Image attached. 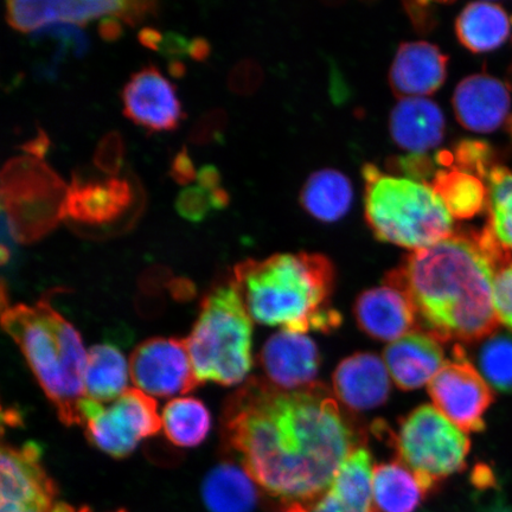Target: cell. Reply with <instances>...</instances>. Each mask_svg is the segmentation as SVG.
Segmentation results:
<instances>
[{
    "label": "cell",
    "instance_id": "obj_1",
    "mask_svg": "<svg viewBox=\"0 0 512 512\" xmlns=\"http://www.w3.org/2000/svg\"><path fill=\"white\" fill-rule=\"evenodd\" d=\"M221 427L254 482L290 504L324 495L361 443L322 383L287 392L254 377L229 396Z\"/></svg>",
    "mask_w": 512,
    "mask_h": 512
},
{
    "label": "cell",
    "instance_id": "obj_2",
    "mask_svg": "<svg viewBox=\"0 0 512 512\" xmlns=\"http://www.w3.org/2000/svg\"><path fill=\"white\" fill-rule=\"evenodd\" d=\"M511 259L488 228L454 232L409 253L386 277L411 302L426 334L440 343L471 344L494 334L496 272Z\"/></svg>",
    "mask_w": 512,
    "mask_h": 512
},
{
    "label": "cell",
    "instance_id": "obj_3",
    "mask_svg": "<svg viewBox=\"0 0 512 512\" xmlns=\"http://www.w3.org/2000/svg\"><path fill=\"white\" fill-rule=\"evenodd\" d=\"M335 277L326 256L302 252L242 261L234 268L233 281L256 323L305 334L341 325V313L330 302Z\"/></svg>",
    "mask_w": 512,
    "mask_h": 512
},
{
    "label": "cell",
    "instance_id": "obj_4",
    "mask_svg": "<svg viewBox=\"0 0 512 512\" xmlns=\"http://www.w3.org/2000/svg\"><path fill=\"white\" fill-rule=\"evenodd\" d=\"M2 324L63 424L82 425L87 352L79 332L54 310L48 297L32 306L3 305Z\"/></svg>",
    "mask_w": 512,
    "mask_h": 512
},
{
    "label": "cell",
    "instance_id": "obj_5",
    "mask_svg": "<svg viewBox=\"0 0 512 512\" xmlns=\"http://www.w3.org/2000/svg\"><path fill=\"white\" fill-rule=\"evenodd\" d=\"M366 217L376 238L411 249L431 247L456 232L453 217L430 183L363 168Z\"/></svg>",
    "mask_w": 512,
    "mask_h": 512
},
{
    "label": "cell",
    "instance_id": "obj_6",
    "mask_svg": "<svg viewBox=\"0 0 512 512\" xmlns=\"http://www.w3.org/2000/svg\"><path fill=\"white\" fill-rule=\"evenodd\" d=\"M252 318L233 279L204 297L187 341L198 381L235 386L253 366Z\"/></svg>",
    "mask_w": 512,
    "mask_h": 512
},
{
    "label": "cell",
    "instance_id": "obj_7",
    "mask_svg": "<svg viewBox=\"0 0 512 512\" xmlns=\"http://www.w3.org/2000/svg\"><path fill=\"white\" fill-rule=\"evenodd\" d=\"M3 224L12 239L32 243L67 216L68 187L53 169L34 157H15L2 171Z\"/></svg>",
    "mask_w": 512,
    "mask_h": 512
},
{
    "label": "cell",
    "instance_id": "obj_8",
    "mask_svg": "<svg viewBox=\"0 0 512 512\" xmlns=\"http://www.w3.org/2000/svg\"><path fill=\"white\" fill-rule=\"evenodd\" d=\"M394 439L399 462L414 473L427 494L464 469L471 447L465 432L431 405L402 419Z\"/></svg>",
    "mask_w": 512,
    "mask_h": 512
},
{
    "label": "cell",
    "instance_id": "obj_9",
    "mask_svg": "<svg viewBox=\"0 0 512 512\" xmlns=\"http://www.w3.org/2000/svg\"><path fill=\"white\" fill-rule=\"evenodd\" d=\"M80 413L89 441L114 458L130 456L162 428L156 401L139 389H127L110 405L85 398Z\"/></svg>",
    "mask_w": 512,
    "mask_h": 512
},
{
    "label": "cell",
    "instance_id": "obj_10",
    "mask_svg": "<svg viewBox=\"0 0 512 512\" xmlns=\"http://www.w3.org/2000/svg\"><path fill=\"white\" fill-rule=\"evenodd\" d=\"M428 394L434 407L460 430L484 431V416L494 402V394L463 345H454L452 360L428 384Z\"/></svg>",
    "mask_w": 512,
    "mask_h": 512
},
{
    "label": "cell",
    "instance_id": "obj_11",
    "mask_svg": "<svg viewBox=\"0 0 512 512\" xmlns=\"http://www.w3.org/2000/svg\"><path fill=\"white\" fill-rule=\"evenodd\" d=\"M128 366L136 387L157 398L188 394L202 384L195 374L185 339H147L133 351Z\"/></svg>",
    "mask_w": 512,
    "mask_h": 512
},
{
    "label": "cell",
    "instance_id": "obj_12",
    "mask_svg": "<svg viewBox=\"0 0 512 512\" xmlns=\"http://www.w3.org/2000/svg\"><path fill=\"white\" fill-rule=\"evenodd\" d=\"M125 117L146 131H175L185 118L176 88L156 66L134 73L123 94Z\"/></svg>",
    "mask_w": 512,
    "mask_h": 512
},
{
    "label": "cell",
    "instance_id": "obj_13",
    "mask_svg": "<svg viewBox=\"0 0 512 512\" xmlns=\"http://www.w3.org/2000/svg\"><path fill=\"white\" fill-rule=\"evenodd\" d=\"M41 459V447L34 443L2 447L0 503L29 508H53L60 503Z\"/></svg>",
    "mask_w": 512,
    "mask_h": 512
},
{
    "label": "cell",
    "instance_id": "obj_14",
    "mask_svg": "<svg viewBox=\"0 0 512 512\" xmlns=\"http://www.w3.org/2000/svg\"><path fill=\"white\" fill-rule=\"evenodd\" d=\"M260 364L266 380L287 392L318 383L319 350L304 334L281 330L268 338L260 352Z\"/></svg>",
    "mask_w": 512,
    "mask_h": 512
},
{
    "label": "cell",
    "instance_id": "obj_15",
    "mask_svg": "<svg viewBox=\"0 0 512 512\" xmlns=\"http://www.w3.org/2000/svg\"><path fill=\"white\" fill-rule=\"evenodd\" d=\"M354 313L360 329L376 341L393 343L419 328L411 302L398 288L387 284L363 292Z\"/></svg>",
    "mask_w": 512,
    "mask_h": 512
},
{
    "label": "cell",
    "instance_id": "obj_16",
    "mask_svg": "<svg viewBox=\"0 0 512 512\" xmlns=\"http://www.w3.org/2000/svg\"><path fill=\"white\" fill-rule=\"evenodd\" d=\"M386 363L371 352L345 358L332 375L334 392L351 411H370L384 405L390 394Z\"/></svg>",
    "mask_w": 512,
    "mask_h": 512
},
{
    "label": "cell",
    "instance_id": "obj_17",
    "mask_svg": "<svg viewBox=\"0 0 512 512\" xmlns=\"http://www.w3.org/2000/svg\"><path fill=\"white\" fill-rule=\"evenodd\" d=\"M448 57L432 43H402L390 68L389 82L399 99L426 98L444 85Z\"/></svg>",
    "mask_w": 512,
    "mask_h": 512
},
{
    "label": "cell",
    "instance_id": "obj_18",
    "mask_svg": "<svg viewBox=\"0 0 512 512\" xmlns=\"http://www.w3.org/2000/svg\"><path fill=\"white\" fill-rule=\"evenodd\" d=\"M511 100L504 83L486 74L471 75L453 95L456 117L467 130L490 133L508 117Z\"/></svg>",
    "mask_w": 512,
    "mask_h": 512
},
{
    "label": "cell",
    "instance_id": "obj_19",
    "mask_svg": "<svg viewBox=\"0 0 512 512\" xmlns=\"http://www.w3.org/2000/svg\"><path fill=\"white\" fill-rule=\"evenodd\" d=\"M390 377L402 390L430 383L446 364L441 343L424 331H414L390 343L383 352Z\"/></svg>",
    "mask_w": 512,
    "mask_h": 512
},
{
    "label": "cell",
    "instance_id": "obj_20",
    "mask_svg": "<svg viewBox=\"0 0 512 512\" xmlns=\"http://www.w3.org/2000/svg\"><path fill=\"white\" fill-rule=\"evenodd\" d=\"M133 201V190L125 179L83 181L73 176L68 187L67 216L87 226H102L119 219Z\"/></svg>",
    "mask_w": 512,
    "mask_h": 512
},
{
    "label": "cell",
    "instance_id": "obj_21",
    "mask_svg": "<svg viewBox=\"0 0 512 512\" xmlns=\"http://www.w3.org/2000/svg\"><path fill=\"white\" fill-rule=\"evenodd\" d=\"M445 127L443 111L427 98L400 99L389 119L394 142L412 155H425L443 142Z\"/></svg>",
    "mask_w": 512,
    "mask_h": 512
},
{
    "label": "cell",
    "instance_id": "obj_22",
    "mask_svg": "<svg viewBox=\"0 0 512 512\" xmlns=\"http://www.w3.org/2000/svg\"><path fill=\"white\" fill-rule=\"evenodd\" d=\"M125 2H8L6 19L12 28L30 31L54 21L85 24L102 15L119 16Z\"/></svg>",
    "mask_w": 512,
    "mask_h": 512
},
{
    "label": "cell",
    "instance_id": "obj_23",
    "mask_svg": "<svg viewBox=\"0 0 512 512\" xmlns=\"http://www.w3.org/2000/svg\"><path fill=\"white\" fill-rule=\"evenodd\" d=\"M255 484L242 466L219 464L203 480V502L210 512H253L259 502Z\"/></svg>",
    "mask_w": 512,
    "mask_h": 512
},
{
    "label": "cell",
    "instance_id": "obj_24",
    "mask_svg": "<svg viewBox=\"0 0 512 512\" xmlns=\"http://www.w3.org/2000/svg\"><path fill=\"white\" fill-rule=\"evenodd\" d=\"M512 17L501 5L477 2L465 6L456 22L460 43L473 53H486L508 40Z\"/></svg>",
    "mask_w": 512,
    "mask_h": 512
},
{
    "label": "cell",
    "instance_id": "obj_25",
    "mask_svg": "<svg viewBox=\"0 0 512 512\" xmlns=\"http://www.w3.org/2000/svg\"><path fill=\"white\" fill-rule=\"evenodd\" d=\"M128 377H130V366L121 351L114 345H94L87 352L86 398L101 403H111L126 392Z\"/></svg>",
    "mask_w": 512,
    "mask_h": 512
},
{
    "label": "cell",
    "instance_id": "obj_26",
    "mask_svg": "<svg viewBox=\"0 0 512 512\" xmlns=\"http://www.w3.org/2000/svg\"><path fill=\"white\" fill-rule=\"evenodd\" d=\"M427 492L401 462L374 466L373 499L376 512H415Z\"/></svg>",
    "mask_w": 512,
    "mask_h": 512
},
{
    "label": "cell",
    "instance_id": "obj_27",
    "mask_svg": "<svg viewBox=\"0 0 512 512\" xmlns=\"http://www.w3.org/2000/svg\"><path fill=\"white\" fill-rule=\"evenodd\" d=\"M354 190L347 176L337 170H320L312 174L304 185L302 203L315 219L335 222L348 213Z\"/></svg>",
    "mask_w": 512,
    "mask_h": 512
},
{
    "label": "cell",
    "instance_id": "obj_28",
    "mask_svg": "<svg viewBox=\"0 0 512 512\" xmlns=\"http://www.w3.org/2000/svg\"><path fill=\"white\" fill-rule=\"evenodd\" d=\"M453 219H472L488 204V188L482 179L456 168L441 170L430 183Z\"/></svg>",
    "mask_w": 512,
    "mask_h": 512
},
{
    "label": "cell",
    "instance_id": "obj_29",
    "mask_svg": "<svg viewBox=\"0 0 512 512\" xmlns=\"http://www.w3.org/2000/svg\"><path fill=\"white\" fill-rule=\"evenodd\" d=\"M162 427L166 438L178 447L203 443L211 428V415L204 403L195 398H177L164 407Z\"/></svg>",
    "mask_w": 512,
    "mask_h": 512
},
{
    "label": "cell",
    "instance_id": "obj_30",
    "mask_svg": "<svg viewBox=\"0 0 512 512\" xmlns=\"http://www.w3.org/2000/svg\"><path fill=\"white\" fill-rule=\"evenodd\" d=\"M488 188L489 224L486 228L505 251L512 252V170L492 166L485 177Z\"/></svg>",
    "mask_w": 512,
    "mask_h": 512
},
{
    "label": "cell",
    "instance_id": "obj_31",
    "mask_svg": "<svg viewBox=\"0 0 512 512\" xmlns=\"http://www.w3.org/2000/svg\"><path fill=\"white\" fill-rule=\"evenodd\" d=\"M480 342L475 355L480 375L491 388L512 394V334L495 331Z\"/></svg>",
    "mask_w": 512,
    "mask_h": 512
},
{
    "label": "cell",
    "instance_id": "obj_32",
    "mask_svg": "<svg viewBox=\"0 0 512 512\" xmlns=\"http://www.w3.org/2000/svg\"><path fill=\"white\" fill-rule=\"evenodd\" d=\"M34 41H53L56 43L55 64H59L69 54L82 57L89 48V40L85 32L72 23H50L37 29L32 34Z\"/></svg>",
    "mask_w": 512,
    "mask_h": 512
},
{
    "label": "cell",
    "instance_id": "obj_33",
    "mask_svg": "<svg viewBox=\"0 0 512 512\" xmlns=\"http://www.w3.org/2000/svg\"><path fill=\"white\" fill-rule=\"evenodd\" d=\"M124 140L117 131L105 134L96 146L93 162L96 168L114 178L123 168Z\"/></svg>",
    "mask_w": 512,
    "mask_h": 512
},
{
    "label": "cell",
    "instance_id": "obj_34",
    "mask_svg": "<svg viewBox=\"0 0 512 512\" xmlns=\"http://www.w3.org/2000/svg\"><path fill=\"white\" fill-rule=\"evenodd\" d=\"M228 123L227 113L221 108L210 110L196 121L189 133V142L194 145L220 143Z\"/></svg>",
    "mask_w": 512,
    "mask_h": 512
},
{
    "label": "cell",
    "instance_id": "obj_35",
    "mask_svg": "<svg viewBox=\"0 0 512 512\" xmlns=\"http://www.w3.org/2000/svg\"><path fill=\"white\" fill-rule=\"evenodd\" d=\"M175 207L183 219L192 223L202 222L207 219L211 208L209 192L200 185L185 188L179 192Z\"/></svg>",
    "mask_w": 512,
    "mask_h": 512
},
{
    "label": "cell",
    "instance_id": "obj_36",
    "mask_svg": "<svg viewBox=\"0 0 512 512\" xmlns=\"http://www.w3.org/2000/svg\"><path fill=\"white\" fill-rule=\"evenodd\" d=\"M494 306L499 323L512 330V260L496 272Z\"/></svg>",
    "mask_w": 512,
    "mask_h": 512
},
{
    "label": "cell",
    "instance_id": "obj_37",
    "mask_svg": "<svg viewBox=\"0 0 512 512\" xmlns=\"http://www.w3.org/2000/svg\"><path fill=\"white\" fill-rule=\"evenodd\" d=\"M258 68L252 62H241L229 74L228 86L235 93L245 94L258 85Z\"/></svg>",
    "mask_w": 512,
    "mask_h": 512
},
{
    "label": "cell",
    "instance_id": "obj_38",
    "mask_svg": "<svg viewBox=\"0 0 512 512\" xmlns=\"http://www.w3.org/2000/svg\"><path fill=\"white\" fill-rule=\"evenodd\" d=\"M305 505V512H376L375 510L367 511L357 508L355 505L338 498L329 490L326 491L324 495L315 499V501L306 503Z\"/></svg>",
    "mask_w": 512,
    "mask_h": 512
},
{
    "label": "cell",
    "instance_id": "obj_39",
    "mask_svg": "<svg viewBox=\"0 0 512 512\" xmlns=\"http://www.w3.org/2000/svg\"><path fill=\"white\" fill-rule=\"evenodd\" d=\"M170 176L179 185H187L197 178L194 163L189 156L187 146L172 159L170 166Z\"/></svg>",
    "mask_w": 512,
    "mask_h": 512
},
{
    "label": "cell",
    "instance_id": "obj_40",
    "mask_svg": "<svg viewBox=\"0 0 512 512\" xmlns=\"http://www.w3.org/2000/svg\"><path fill=\"white\" fill-rule=\"evenodd\" d=\"M189 50L190 42L187 40V37L175 31H168L163 36V41L158 51L165 59L176 61L188 55Z\"/></svg>",
    "mask_w": 512,
    "mask_h": 512
},
{
    "label": "cell",
    "instance_id": "obj_41",
    "mask_svg": "<svg viewBox=\"0 0 512 512\" xmlns=\"http://www.w3.org/2000/svg\"><path fill=\"white\" fill-rule=\"evenodd\" d=\"M157 6L156 2H125L118 18L130 27H136L145 21L147 16L155 15Z\"/></svg>",
    "mask_w": 512,
    "mask_h": 512
},
{
    "label": "cell",
    "instance_id": "obj_42",
    "mask_svg": "<svg viewBox=\"0 0 512 512\" xmlns=\"http://www.w3.org/2000/svg\"><path fill=\"white\" fill-rule=\"evenodd\" d=\"M50 147V139L46 131H43L41 127H38V132L35 138L29 140V142L24 143L19 146L23 152L28 153L30 157H34L36 159H43L47 156Z\"/></svg>",
    "mask_w": 512,
    "mask_h": 512
},
{
    "label": "cell",
    "instance_id": "obj_43",
    "mask_svg": "<svg viewBox=\"0 0 512 512\" xmlns=\"http://www.w3.org/2000/svg\"><path fill=\"white\" fill-rule=\"evenodd\" d=\"M98 32L105 42H115L123 36L124 28L117 16L108 15L99 22Z\"/></svg>",
    "mask_w": 512,
    "mask_h": 512
},
{
    "label": "cell",
    "instance_id": "obj_44",
    "mask_svg": "<svg viewBox=\"0 0 512 512\" xmlns=\"http://www.w3.org/2000/svg\"><path fill=\"white\" fill-rule=\"evenodd\" d=\"M197 182L200 187L206 191L213 192L220 188L221 174L214 165H204L197 172Z\"/></svg>",
    "mask_w": 512,
    "mask_h": 512
},
{
    "label": "cell",
    "instance_id": "obj_45",
    "mask_svg": "<svg viewBox=\"0 0 512 512\" xmlns=\"http://www.w3.org/2000/svg\"><path fill=\"white\" fill-rule=\"evenodd\" d=\"M0 512H78V510H75L66 503L60 502L53 508H29L0 504Z\"/></svg>",
    "mask_w": 512,
    "mask_h": 512
},
{
    "label": "cell",
    "instance_id": "obj_46",
    "mask_svg": "<svg viewBox=\"0 0 512 512\" xmlns=\"http://www.w3.org/2000/svg\"><path fill=\"white\" fill-rule=\"evenodd\" d=\"M138 41L143 47L158 51L160 44H162L163 36L156 29L144 28L139 31Z\"/></svg>",
    "mask_w": 512,
    "mask_h": 512
},
{
    "label": "cell",
    "instance_id": "obj_47",
    "mask_svg": "<svg viewBox=\"0 0 512 512\" xmlns=\"http://www.w3.org/2000/svg\"><path fill=\"white\" fill-rule=\"evenodd\" d=\"M210 44L203 37H196L190 42L189 55L192 60L197 62H204L210 55Z\"/></svg>",
    "mask_w": 512,
    "mask_h": 512
},
{
    "label": "cell",
    "instance_id": "obj_48",
    "mask_svg": "<svg viewBox=\"0 0 512 512\" xmlns=\"http://www.w3.org/2000/svg\"><path fill=\"white\" fill-rule=\"evenodd\" d=\"M211 208L216 210H223L229 206L230 196L227 190L219 188L210 194Z\"/></svg>",
    "mask_w": 512,
    "mask_h": 512
},
{
    "label": "cell",
    "instance_id": "obj_49",
    "mask_svg": "<svg viewBox=\"0 0 512 512\" xmlns=\"http://www.w3.org/2000/svg\"><path fill=\"white\" fill-rule=\"evenodd\" d=\"M168 72L172 78L182 79L187 74V67L179 60L171 61L169 62Z\"/></svg>",
    "mask_w": 512,
    "mask_h": 512
},
{
    "label": "cell",
    "instance_id": "obj_50",
    "mask_svg": "<svg viewBox=\"0 0 512 512\" xmlns=\"http://www.w3.org/2000/svg\"><path fill=\"white\" fill-rule=\"evenodd\" d=\"M306 505L304 503H292L288 505L284 512H305Z\"/></svg>",
    "mask_w": 512,
    "mask_h": 512
},
{
    "label": "cell",
    "instance_id": "obj_51",
    "mask_svg": "<svg viewBox=\"0 0 512 512\" xmlns=\"http://www.w3.org/2000/svg\"><path fill=\"white\" fill-rule=\"evenodd\" d=\"M488 512H512V509L509 507H505V505L499 503L494 505Z\"/></svg>",
    "mask_w": 512,
    "mask_h": 512
},
{
    "label": "cell",
    "instance_id": "obj_52",
    "mask_svg": "<svg viewBox=\"0 0 512 512\" xmlns=\"http://www.w3.org/2000/svg\"><path fill=\"white\" fill-rule=\"evenodd\" d=\"M9 251H8V248H6V246H2V264L4 265L6 261L9 260Z\"/></svg>",
    "mask_w": 512,
    "mask_h": 512
},
{
    "label": "cell",
    "instance_id": "obj_53",
    "mask_svg": "<svg viewBox=\"0 0 512 512\" xmlns=\"http://www.w3.org/2000/svg\"><path fill=\"white\" fill-rule=\"evenodd\" d=\"M509 130H510V133H511V136H512V117L509 120Z\"/></svg>",
    "mask_w": 512,
    "mask_h": 512
},
{
    "label": "cell",
    "instance_id": "obj_54",
    "mask_svg": "<svg viewBox=\"0 0 512 512\" xmlns=\"http://www.w3.org/2000/svg\"><path fill=\"white\" fill-rule=\"evenodd\" d=\"M78 512H89L87 508H83L81 510H78ZM119 512H124V511H119Z\"/></svg>",
    "mask_w": 512,
    "mask_h": 512
}]
</instances>
